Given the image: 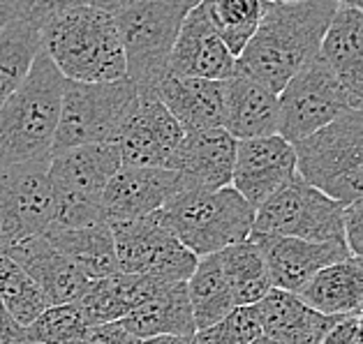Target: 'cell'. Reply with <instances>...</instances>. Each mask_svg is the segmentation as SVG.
<instances>
[{"label":"cell","instance_id":"836d02e7","mask_svg":"<svg viewBox=\"0 0 363 344\" xmlns=\"http://www.w3.org/2000/svg\"><path fill=\"white\" fill-rule=\"evenodd\" d=\"M259 335L255 307H234L225 319L194 333V344H252Z\"/></svg>","mask_w":363,"mask_h":344},{"label":"cell","instance_id":"8fae6325","mask_svg":"<svg viewBox=\"0 0 363 344\" xmlns=\"http://www.w3.org/2000/svg\"><path fill=\"white\" fill-rule=\"evenodd\" d=\"M278 137L298 144L352 113L342 88L320 58L303 67L278 95Z\"/></svg>","mask_w":363,"mask_h":344},{"label":"cell","instance_id":"60d3db41","mask_svg":"<svg viewBox=\"0 0 363 344\" xmlns=\"http://www.w3.org/2000/svg\"><path fill=\"white\" fill-rule=\"evenodd\" d=\"M252 344H276V342H273V340H269V338H264V335H259V338H257Z\"/></svg>","mask_w":363,"mask_h":344},{"label":"cell","instance_id":"d6986e66","mask_svg":"<svg viewBox=\"0 0 363 344\" xmlns=\"http://www.w3.org/2000/svg\"><path fill=\"white\" fill-rule=\"evenodd\" d=\"M320 60L342 88L352 111H363V12L340 3L320 49Z\"/></svg>","mask_w":363,"mask_h":344},{"label":"cell","instance_id":"1f68e13d","mask_svg":"<svg viewBox=\"0 0 363 344\" xmlns=\"http://www.w3.org/2000/svg\"><path fill=\"white\" fill-rule=\"evenodd\" d=\"M0 301L21 328H28L47 307H51L38 285L5 254H0Z\"/></svg>","mask_w":363,"mask_h":344},{"label":"cell","instance_id":"ffe728a7","mask_svg":"<svg viewBox=\"0 0 363 344\" xmlns=\"http://www.w3.org/2000/svg\"><path fill=\"white\" fill-rule=\"evenodd\" d=\"M0 254H5L7 259L14 261L16 266L38 285V289L49 301V305L74 303L77 296L82 294L84 287L91 282L44 236L23 241Z\"/></svg>","mask_w":363,"mask_h":344},{"label":"cell","instance_id":"277c9868","mask_svg":"<svg viewBox=\"0 0 363 344\" xmlns=\"http://www.w3.org/2000/svg\"><path fill=\"white\" fill-rule=\"evenodd\" d=\"M116 23L125 56V76L139 97H153L167 76V65L183 19L197 3L192 0H125L100 3Z\"/></svg>","mask_w":363,"mask_h":344},{"label":"cell","instance_id":"8992f818","mask_svg":"<svg viewBox=\"0 0 363 344\" xmlns=\"http://www.w3.org/2000/svg\"><path fill=\"white\" fill-rule=\"evenodd\" d=\"M296 173L347 208L363 199V111H352L294 144Z\"/></svg>","mask_w":363,"mask_h":344},{"label":"cell","instance_id":"ee69618b","mask_svg":"<svg viewBox=\"0 0 363 344\" xmlns=\"http://www.w3.org/2000/svg\"><path fill=\"white\" fill-rule=\"evenodd\" d=\"M361 326H363V314H361Z\"/></svg>","mask_w":363,"mask_h":344},{"label":"cell","instance_id":"cb8c5ba5","mask_svg":"<svg viewBox=\"0 0 363 344\" xmlns=\"http://www.w3.org/2000/svg\"><path fill=\"white\" fill-rule=\"evenodd\" d=\"M123 326L141 342L162 335L192 338L197 328L185 282H157L146 301H141L123 319Z\"/></svg>","mask_w":363,"mask_h":344},{"label":"cell","instance_id":"30bf717a","mask_svg":"<svg viewBox=\"0 0 363 344\" xmlns=\"http://www.w3.org/2000/svg\"><path fill=\"white\" fill-rule=\"evenodd\" d=\"M109 229L118 273L125 275H141L157 282H188L199 261L167 229L160 210L135 222L109 224Z\"/></svg>","mask_w":363,"mask_h":344},{"label":"cell","instance_id":"2e32d148","mask_svg":"<svg viewBox=\"0 0 363 344\" xmlns=\"http://www.w3.org/2000/svg\"><path fill=\"white\" fill-rule=\"evenodd\" d=\"M183 137L185 132L164 109V104L155 97H144L116 141L121 162L130 166L169 169Z\"/></svg>","mask_w":363,"mask_h":344},{"label":"cell","instance_id":"83f0119b","mask_svg":"<svg viewBox=\"0 0 363 344\" xmlns=\"http://www.w3.org/2000/svg\"><path fill=\"white\" fill-rule=\"evenodd\" d=\"M40 51V25L33 14V3H26L19 19L0 30V109L28 76Z\"/></svg>","mask_w":363,"mask_h":344},{"label":"cell","instance_id":"7402d4cb","mask_svg":"<svg viewBox=\"0 0 363 344\" xmlns=\"http://www.w3.org/2000/svg\"><path fill=\"white\" fill-rule=\"evenodd\" d=\"M223 130L236 141L278 134V95L243 74L223 81Z\"/></svg>","mask_w":363,"mask_h":344},{"label":"cell","instance_id":"f1b7e54d","mask_svg":"<svg viewBox=\"0 0 363 344\" xmlns=\"http://www.w3.org/2000/svg\"><path fill=\"white\" fill-rule=\"evenodd\" d=\"M218 259L236 307H252L273 289L267 261L250 238L218 252Z\"/></svg>","mask_w":363,"mask_h":344},{"label":"cell","instance_id":"b9f144b4","mask_svg":"<svg viewBox=\"0 0 363 344\" xmlns=\"http://www.w3.org/2000/svg\"><path fill=\"white\" fill-rule=\"evenodd\" d=\"M354 7H357V10H361L363 12V3H361V0H357V3H352Z\"/></svg>","mask_w":363,"mask_h":344},{"label":"cell","instance_id":"6da1fadb","mask_svg":"<svg viewBox=\"0 0 363 344\" xmlns=\"http://www.w3.org/2000/svg\"><path fill=\"white\" fill-rule=\"evenodd\" d=\"M338 5L335 0L264 3L262 21L236 58L234 72L280 95L291 76L320 58L322 40Z\"/></svg>","mask_w":363,"mask_h":344},{"label":"cell","instance_id":"5bb4252c","mask_svg":"<svg viewBox=\"0 0 363 344\" xmlns=\"http://www.w3.org/2000/svg\"><path fill=\"white\" fill-rule=\"evenodd\" d=\"M181 190V176L172 169L121 164L102 197V222H135L162 210Z\"/></svg>","mask_w":363,"mask_h":344},{"label":"cell","instance_id":"4fadbf2b","mask_svg":"<svg viewBox=\"0 0 363 344\" xmlns=\"http://www.w3.org/2000/svg\"><path fill=\"white\" fill-rule=\"evenodd\" d=\"M296 151L285 139L273 134L236 141L232 188L255 210L296 178Z\"/></svg>","mask_w":363,"mask_h":344},{"label":"cell","instance_id":"f546056e","mask_svg":"<svg viewBox=\"0 0 363 344\" xmlns=\"http://www.w3.org/2000/svg\"><path fill=\"white\" fill-rule=\"evenodd\" d=\"M185 287H188L192 319L197 331L218 323L236 307L232 291H229V285L223 275V268H220L218 254L201 257L197 266H194L190 280L185 282Z\"/></svg>","mask_w":363,"mask_h":344},{"label":"cell","instance_id":"d590c367","mask_svg":"<svg viewBox=\"0 0 363 344\" xmlns=\"http://www.w3.org/2000/svg\"><path fill=\"white\" fill-rule=\"evenodd\" d=\"M86 344H141L139 338H135L123 321H113V323H102V326H93L88 331Z\"/></svg>","mask_w":363,"mask_h":344},{"label":"cell","instance_id":"7c38bea8","mask_svg":"<svg viewBox=\"0 0 363 344\" xmlns=\"http://www.w3.org/2000/svg\"><path fill=\"white\" fill-rule=\"evenodd\" d=\"M49 162L0 169V252L44 236L54 224Z\"/></svg>","mask_w":363,"mask_h":344},{"label":"cell","instance_id":"44dd1931","mask_svg":"<svg viewBox=\"0 0 363 344\" xmlns=\"http://www.w3.org/2000/svg\"><path fill=\"white\" fill-rule=\"evenodd\" d=\"M264 338L276 344H322L340 319L310 310L296 294L271 289L252 305Z\"/></svg>","mask_w":363,"mask_h":344},{"label":"cell","instance_id":"5b68a950","mask_svg":"<svg viewBox=\"0 0 363 344\" xmlns=\"http://www.w3.org/2000/svg\"><path fill=\"white\" fill-rule=\"evenodd\" d=\"M167 229L194 257H211L250 238L255 208L234 188H181L160 210Z\"/></svg>","mask_w":363,"mask_h":344},{"label":"cell","instance_id":"7a4b0ae2","mask_svg":"<svg viewBox=\"0 0 363 344\" xmlns=\"http://www.w3.org/2000/svg\"><path fill=\"white\" fill-rule=\"evenodd\" d=\"M42 51L74 84H109L125 76L116 23L100 3H33Z\"/></svg>","mask_w":363,"mask_h":344},{"label":"cell","instance_id":"603a6c76","mask_svg":"<svg viewBox=\"0 0 363 344\" xmlns=\"http://www.w3.org/2000/svg\"><path fill=\"white\" fill-rule=\"evenodd\" d=\"M153 97L164 104V109L172 113L185 134L223 127L225 100L220 81L167 74L155 88Z\"/></svg>","mask_w":363,"mask_h":344},{"label":"cell","instance_id":"e0dca14e","mask_svg":"<svg viewBox=\"0 0 363 344\" xmlns=\"http://www.w3.org/2000/svg\"><path fill=\"white\" fill-rule=\"evenodd\" d=\"M250 241L267 261L273 289L298 294L317 273L350 257L345 243H308L282 236H257Z\"/></svg>","mask_w":363,"mask_h":344},{"label":"cell","instance_id":"f35d334b","mask_svg":"<svg viewBox=\"0 0 363 344\" xmlns=\"http://www.w3.org/2000/svg\"><path fill=\"white\" fill-rule=\"evenodd\" d=\"M26 10V3H0V30L16 21Z\"/></svg>","mask_w":363,"mask_h":344},{"label":"cell","instance_id":"d4e9b609","mask_svg":"<svg viewBox=\"0 0 363 344\" xmlns=\"http://www.w3.org/2000/svg\"><path fill=\"white\" fill-rule=\"evenodd\" d=\"M310 310L333 319L363 314V261L347 257L320 270L296 294Z\"/></svg>","mask_w":363,"mask_h":344},{"label":"cell","instance_id":"d6a6232c","mask_svg":"<svg viewBox=\"0 0 363 344\" xmlns=\"http://www.w3.org/2000/svg\"><path fill=\"white\" fill-rule=\"evenodd\" d=\"M91 326L72 303L47 307L28 328L26 340L40 344H86Z\"/></svg>","mask_w":363,"mask_h":344},{"label":"cell","instance_id":"9c48e42d","mask_svg":"<svg viewBox=\"0 0 363 344\" xmlns=\"http://www.w3.org/2000/svg\"><path fill=\"white\" fill-rule=\"evenodd\" d=\"M342 206L310 188L298 176L255 210L252 234L308 243H345Z\"/></svg>","mask_w":363,"mask_h":344},{"label":"cell","instance_id":"4316f807","mask_svg":"<svg viewBox=\"0 0 363 344\" xmlns=\"http://www.w3.org/2000/svg\"><path fill=\"white\" fill-rule=\"evenodd\" d=\"M44 238L84 273L88 280H102L118 273L116 248L109 224L97 222L79 229L51 227Z\"/></svg>","mask_w":363,"mask_h":344},{"label":"cell","instance_id":"3957f363","mask_svg":"<svg viewBox=\"0 0 363 344\" xmlns=\"http://www.w3.org/2000/svg\"><path fill=\"white\" fill-rule=\"evenodd\" d=\"M63 86V74L40 51L28 76L0 109V169L51 160Z\"/></svg>","mask_w":363,"mask_h":344},{"label":"cell","instance_id":"9a60e30c","mask_svg":"<svg viewBox=\"0 0 363 344\" xmlns=\"http://www.w3.org/2000/svg\"><path fill=\"white\" fill-rule=\"evenodd\" d=\"M234 69L236 58L218 38L203 3H197L183 19L181 30L176 35L167 74L223 84L229 76H234Z\"/></svg>","mask_w":363,"mask_h":344},{"label":"cell","instance_id":"8d00e7d4","mask_svg":"<svg viewBox=\"0 0 363 344\" xmlns=\"http://www.w3.org/2000/svg\"><path fill=\"white\" fill-rule=\"evenodd\" d=\"M322 344H363V326L361 316L354 319H342L331 328Z\"/></svg>","mask_w":363,"mask_h":344},{"label":"cell","instance_id":"ba28073f","mask_svg":"<svg viewBox=\"0 0 363 344\" xmlns=\"http://www.w3.org/2000/svg\"><path fill=\"white\" fill-rule=\"evenodd\" d=\"M116 144L82 146L51 155L49 185L54 199V224L79 229L102 222V197L121 166Z\"/></svg>","mask_w":363,"mask_h":344},{"label":"cell","instance_id":"484cf974","mask_svg":"<svg viewBox=\"0 0 363 344\" xmlns=\"http://www.w3.org/2000/svg\"><path fill=\"white\" fill-rule=\"evenodd\" d=\"M155 285L157 280L116 273L102 280H91L72 305L84 314L91 328L123 321L141 301H146Z\"/></svg>","mask_w":363,"mask_h":344},{"label":"cell","instance_id":"4dcf8cb0","mask_svg":"<svg viewBox=\"0 0 363 344\" xmlns=\"http://www.w3.org/2000/svg\"><path fill=\"white\" fill-rule=\"evenodd\" d=\"M208 21L234 58L243 54L262 21L264 3L259 0H211L203 3Z\"/></svg>","mask_w":363,"mask_h":344},{"label":"cell","instance_id":"e575fe53","mask_svg":"<svg viewBox=\"0 0 363 344\" xmlns=\"http://www.w3.org/2000/svg\"><path fill=\"white\" fill-rule=\"evenodd\" d=\"M342 231L350 257L363 261V199L342 210Z\"/></svg>","mask_w":363,"mask_h":344},{"label":"cell","instance_id":"ab89813d","mask_svg":"<svg viewBox=\"0 0 363 344\" xmlns=\"http://www.w3.org/2000/svg\"><path fill=\"white\" fill-rule=\"evenodd\" d=\"M141 344H194V335H192V338H179V335H162V338L144 340Z\"/></svg>","mask_w":363,"mask_h":344},{"label":"cell","instance_id":"7bdbcfd3","mask_svg":"<svg viewBox=\"0 0 363 344\" xmlns=\"http://www.w3.org/2000/svg\"><path fill=\"white\" fill-rule=\"evenodd\" d=\"M16 344H40V342H33V340H21V342H16Z\"/></svg>","mask_w":363,"mask_h":344},{"label":"cell","instance_id":"ac0fdd59","mask_svg":"<svg viewBox=\"0 0 363 344\" xmlns=\"http://www.w3.org/2000/svg\"><path fill=\"white\" fill-rule=\"evenodd\" d=\"M236 160V139L223 127L188 132L169 169L181 176V188L223 190L232 188Z\"/></svg>","mask_w":363,"mask_h":344},{"label":"cell","instance_id":"52a82bcc","mask_svg":"<svg viewBox=\"0 0 363 344\" xmlns=\"http://www.w3.org/2000/svg\"><path fill=\"white\" fill-rule=\"evenodd\" d=\"M141 97L128 76L109 84L65 81L51 155L82 146L116 144Z\"/></svg>","mask_w":363,"mask_h":344},{"label":"cell","instance_id":"74e56055","mask_svg":"<svg viewBox=\"0 0 363 344\" xmlns=\"http://www.w3.org/2000/svg\"><path fill=\"white\" fill-rule=\"evenodd\" d=\"M21 340H26V328L12 319V314L0 301V344H16Z\"/></svg>","mask_w":363,"mask_h":344}]
</instances>
